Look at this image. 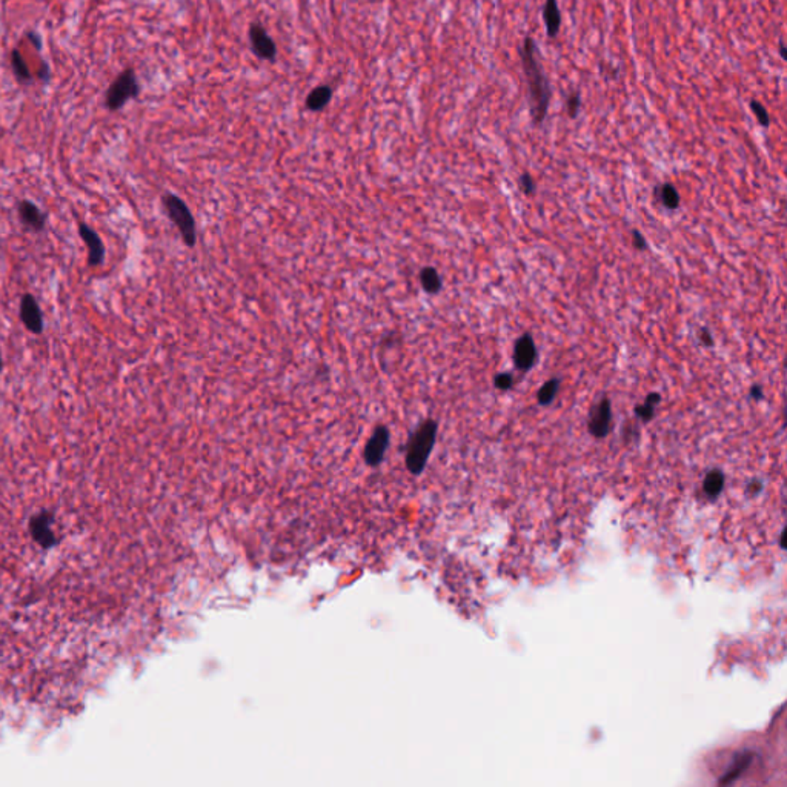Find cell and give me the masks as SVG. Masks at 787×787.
I'll list each match as a JSON object with an SVG mask.
<instances>
[{
	"mask_svg": "<svg viewBox=\"0 0 787 787\" xmlns=\"http://www.w3.org/2000/svg\"><path fill=\"white\" fill-rule=\"evenodd\" d=\"M331 99H332V90H331V86H328V85H320V86H317L315 90H313L311 93L308 94V97H306V108H308L309 111H315V112H318V111L325 110L326 106L330 105Z\"/></svg>",
	"mask_w": 787,
	"mask_h": 787,
	"instance_id": "cell-15",
	"label": "cell"
},
{
	"mask_svg": "<svg viewBox=\"0 0 787 787\" xmlns=\"http://www.w3.org/2000/svg\"><path fill=\"white\" fill-rule=\"evenodd\" d=\"M11 66L14 69V74L17 77V81L22 82V83H30L33 81V74L28 68V64H26L23 56L21 54L19 49H13L11 51Z\"/></svg>",
	"mask_w": 787,
	"mask_h": 787,
	"instance_id": "cell-18",
	"label": "cell"
},
{
	"mask_svg": "<svg viewBox=\"0 0 787 787\" xmlns=\"http://www.w3.org/2000/svg\"><path fill=\"white\" fill-rule=\"evenodd\" d=\"M632 245L636 251H646L648 250V242L644 235L639 231V229H634L632 231Z\"/></svg>",
	"mask_w": 787,
	"mask_h": 787,
	"instance_id": "cell-25",
	"label": "cell"
},
{
	"mask_svg": "<svg viewBox=\"0 0 787 787\" xmlns=\"http://www.w3.org/2000/svg\"><path fill=\"white\" fill-rule=\"evenodd\" d=\"M698 340H700V343L704 344L706 348H712L713 343H715L712 332L707 328H701L700 331H698Z\"/></svg>",
	"mask_w": 787,
	"mask_h": 787,
	"instance_id": "cell-26",
	"label": "cell"
},
{
	"mask_svg": "<svg viewBox=\"0 0 787 787\" xmlns=\"http://www.w3.org/2000/svg\"><path fill=\"white\" fill-rule=\"evenodd\" d=\"M581 110V94L580 91H573L566 97V114L571 119H577Z\"/></svg>",
	"mask_w": 787,
	"mask_h": 787,
	"instance_id": "cell-21",
	"label": "cell"
},
{
	"mask_svg": "<svg viewBox=\"0 0 787 787\" xmlns=\"http://www.w3.org/2000/svg\"><path fill=\"white\" fill-rule=\"evenodd\" d=\"M30 527L34 540L42 546H49L51 543H54L56 535L54 530H52V517L49 514H40L39 517H34Z\"/></svg>",
	"mask_w": 787,
	"mask_h": 787,
	"instance_id": "cell-13",
	"label": "cell"
},
{
	"mask_svg": "<svg viewBox=\"0 0 787 787\" xmlns=\"http://www.w3.org/2000/svg\"><path fill=\"white\" fill-rule=\"evenodd\" d=\"M518 57L526 81L530 119H532L534 127H540L547 117L554 90L551 78L544 69L542 51L532 35L525 37L523 45L518 48Z\"/></svg>",
	"mask_w": 787,
	"mask_h": 787,
	"instance_id": "cell-1",
	"label": "cell"
},
{
	"mask_svg": "<svg viewBox=\"0 0 787 787\" xmlns=\"http://www.w3.org/2000/svg\"><path fill=\"white\" fill-rule=\"evenodd\" d=\"M780 54H781V59H783V60H787V56H786V45H784V42H783V40H780Z\"/></svg>",
	"mask_w": 787,
	"mask_h": 787,
	"instance_id": "cell-29",
	"label": "cell"
},
{
	"mask_svg": "<svg viewBox=\"0 0 787 787\" xmlns=\"http://www.w3.org/2000/svg\"><path fill=\"white\" fill-rule=\"evenodd\" d=\"M723 486H724V474L721 471L715 470L707 474L704 480V488L707 494L712 495V497L713 495H718L723 489Z\"/></svg>",
	"mask_w": 787,
	"mask_h": 787,
	"instance_id": "cell-19",
	"label": "cell"
},
{
	"mask_svg": "<svg viewBox=\"0 0 787 787\" xmlns=\"http://www.w3.org/2000/svg\"><path fill=\"white\" fill-rule=\"evenodd\" d=\"M653 194H655V199L661 203L663 206L669 211H675L680 208V203H682V197H680V192L678 190L674 187V185L666 182V183H661L658 187H655L653 190Z\"/></svg>",
	"mask_w": 787,
	"mask_h": 787,
	"instance_id": "cell-14",
	"label": "cell"
},
{
	"mask_svg": "<svg viewBox=\"0 0 787 787\" xmlns=\"http://www.w3.org/2000/svg\"><path fill=\"white\" fill-rule=\"evenodd\" d=\"M749 106H750V111L754 112V116H755V119H757L759 125H762L763 128L771 127V116H769V111L766 110V106L762 102L750 100Z\"/></svg>",
	"mask_w": 787,
	"mask_h": 787,
	"instance_id": "cell-20",
	"label": "cell"
},
{
	"mask_svg": "<svg viewBox=\"0 0 787 787\" xmlns=\"http://www.w3.org/2000/svg\"><path fill=\"white\" fill-rule=\"evenodd\" d=\"M437 431V421L428 419L421 421L420 426L411 434L408 448H406V466H408L411 474L419 475L423 472L432 449H434Z\"/></svg>",
	"mask_w": 787,
	"mask_h": 787,
	"instance_id": "cell-2",
	"label": "cell"
},
{
	"mask_svg": "<svg viewBox=\"0 0 787 787\" xmlns=\"http://www.w3.org/2000/svg\"><path fill=\"white\" fill-rule=\"evenodd\" d=\"M515 383V378L511 373H500L494 377V386L499 389V391H509V389L514 387Z\"/></svg>",
	"mask_w": 787,
	"mask_h": 787,
	"instance_id": "cell-23",
	"label": "cell"
},
{
	"mask_svg": "<svg viewBox=\"0 0 787 787\" xmlns=\"http://www.w3.org/2000/svg\"><path fill=\"white\" fill-rule=\"evenodd\" d=\"M542 16H543V22H544L547 37H549V39L559 37L560 30H561V22H563L561 11H560V6H559V0H546L544 5H543Z\"/></svg>",
	"mask_w": 787,
	"mask_h": 787,
	"instance_id": "cell-12",
	"label": "cell"
},
{
	"mask_svg": "<svg viewBox=\"0 0 787 787\" xmlns=\"http://www.w3.org/2000/svg\"><path fill=\"white\" fill-rule=\"evenodd\" d=\"M655 409H657V406H653V404H651V403H648V402H644V403H641V404H636L634 411H635L636 417H639L643 423H648V421H651L653 417H655Z\"/></svg>",
	"mask_w": 787,
	"mask_h": 787,
	"instance_id": "cell-22",
	"label": "cell"
},
{
	"mask_svg": "<svg viewBox=\"0 0 787 787\" xmlns=\"http://www.w3.org/2000/svg\"><path fill=\"white\" fill-rule=\"evenodd\" d=\"M420 283L424 289V293L428 294H437L440 293L441 286H443V281H441L440 274L437 272L436 268L432 267H426L423 268L420 272Z\"/></svg>",
	"mask_w": 787,
	"mask_h": 787,
	"instance_id": "cell-17",
	"label": "cell"
},
{
	"mask_svg": "<svg viewBox=\"0 0 787 787\" xmlns=\"http://www.w3.org/2000/svg\"><path fill=\"white\" fill-rule=\"evenodd\" d=\"M162 203H163V208L166 211L168 217H170L171 222L177 226L179 229V233L183 238V242L187 246L194 247L197 243V228H196V220H194V216L191 209L188 208L187 203H185L180 197L174 196V194L168 192L162 197Z\"/></svg>",
	"mask_w": 787,
	"mask_h": 787,
	"instance_id": "cell-3",
	"label": "cell"
},
{
	"mask_svg": "<svg viewBox=\"0 0 787 787\" xmlns=\"http://www.w3.org/2000/svg\"><path fill=\"white\" fill-rule=\"evenodd\" d=\"M247 35H250L251 48H252V52L255 56H257L262 60H268V62L276 60L277 45H276V42L272 40L271 35L268 34V31L264 30V26H262L259 22L251 23L250 30H247Z\"/></svg>",
	"mask_w": 787,
	"mask_h": 787,
	"instance_id": "cell-8",
	"label": "cell"
},
{
	"mask_svg": "<svg viewBox=\"0 0 787 787\" xmlns=\"http://www.w3.org/2000/svg\"><path fill=\"white\" fill-rule=\"evenodd\" d=\"M514 366L520 373H527L532 369L538 360V351L534 337L529 332H525L514 344V354H512Z\"/></svg>",
	"mask_w": 787,
	"mask_h": 787,
	"instance_id": "cell-9",
	"label": "cell"
},
{
	"mask_svg": "<svg viewBox=\"0 0 787 787\" xmlns=\"http://www.w3.org/2000/svg\"><path fill=\"white\" fill-rule=\"evenodd\" d=\"M389 446V429L386 426H377L373 432V436L368 440L365 446V462L369 466H378L383 462L386 449Z\"/></svg>",
	"mask_w": 787,
	"mask_h": 787,
	"instance_id": "cell-11",
	"label": "cell"
},
{
	"mask_svg": "<svg viewBox=\"0 0 787 787\" xmlns=\"http://www.w3.org/2000/svg\"><path fill=\"white\" fill-rule=\"evenodd\" d=\"M140 94V86L134 69H125L114 81L106 91L105 103L110 111H119L128 100L136 99Z\"/></svg>",
	"mask_w": 787,
	"mask_h": 787,
	"instance_id": "cell-4",
	"label": "cell"
},
{
	"mask_svg": "<svg viewBox=\"0 0 787 787\" xmlns=\"http://www.w3.org/2000/svg\"><path fill=\"white\" fill-rule=\"evenodd\" d=\"M78 235H81L88 250V260H86L88 267L97 268L100 267V264H103L106 257V250L100 235L85 222L78 223Z\"/></svg>",
	"mask_w": 787,
	"mask_h": 787,
	"instance_id": "cell-10",
	"label": "cell"
},
{
	"mask_svg": "<svg viewBox=\"0 0 787 787\" xmlns=\"http://www.w3.org/2000/svg\"><path fill=\"white\" fill-rule=\"evenodd\" d=\"M644 402H648V403H651V404H653V406H658V404L661 403V394H658V392H649V394L646 395V399H644Z\"/></svg>",
	"mask_w": 787,
	"mask_h": 787,
	"instance_id": "cell-28",
	"label": "cell"
},
{
	"mask_svg": "<svg viewBox=\"0 0 787 787\" xmlns=\"http://www.w3.org/2000/svg\"><path fill=\"white\" fill-rule=\"evenodd\" d=\"M612 424V403L607 397L601 399L592 406L588 419V431L594 438H605L611 432Z\"/></svg>",
	"mask_w": 787,
	"mask_h": 787,
	"instance_id": "cell-5",
	"label": "cell"
},
{
	"mask_svg": "<svg viewBox=\"0 0 787 787\" xmlns=\"http://www.w3.org/2000/svg\"><path fill=\"white\" fill-rule=\"evenodd\" d=\"M749 395H750V399L755 400V402L763 400V399H764V391H763V387L759 386V385H754L752 387H750Z\"/></svg>",
	"mask_w": 787,
	"mask_h": 787,
	"instance_id": "cell-27",
	"label": "cell"
},
{
	"mask_svg": "<svg viewBox=\"0 0 787 787\" xmlns=\"http://www.w3.org/2000/svg\"><path fill=\"white\" fill-rule=\"evenodd\" d=\"M560 385H561V378L559 377H552L547 380L546 383L542 385V387L538 389L537 392V402L540 406H549L554 403L556 394L560 391Z\"/></svg>",
	"mask_w": 787,
	"mask_h": 787,
	"instance_id": "cell-16",
	"label": "cell"
},
{
	"mask_svg": "<svg viewBox=\"0 0 787 787\" xmlns=\"http://www.w3.org/2000/svg\"><path fill=\"white\" fill-rule=\"evenodd\" d=\"M518 185H520L521 191H523L526 196H534L535 191H537V183L532 179V175H530L529 173H523L520 175Z\"/></svg>",
	"mask_w": 787,
	"mask_h": 787,
	"instance_id": "cell-24",
	"label": "cell"
},
{
	"mask_svg": "<svg viewBox=\"0 0 787 787\" xmlns=\"http://www.w3.org/2000/svg\"><path fill=\"white\" fill-rule=\"evenodd\" d=\"M19 317L22 325L34 335H40L45 330V322H43V313L40 305L33 294H23L21 298V308H19Z\"/></svg>",
	"mask_w": 787,
	"mask_h": 787,
	"instance_id": "cell-7",
	"label": "cell"
},
{
	"mask_svg": "<svg viewBox=\"0 0 787 787\" xmlns=\"http://www.w3.org/2000/svg\"><path fill=\"white\" fill-rule=\"evenodd\" d=\"M17 217L23 226L25 231L39 234L47 229L48 223V214L45 211H42L39 205H35L34 202L23 199L17 202Z\"/></svg>",
	"mask_w": 787,
	"mask_h": 787,
	"instance_id": "cell-6",
	"label": "cell"
},
{
	"mask_svg": "<svg viewBox=\"0 0 787 787\" xmlns=\"http://www.w3.org/2000/svg\"><path fill=\"white\" fill-rule=\"evenodd\" d=\"M4 369V357H2V349H0V373H2Z\"/></svg>",
	"mask_w": 787,
	"mask_h": 787,
	"instance_id": "cell-30",
	"label": "cell"
}]
</instances>
